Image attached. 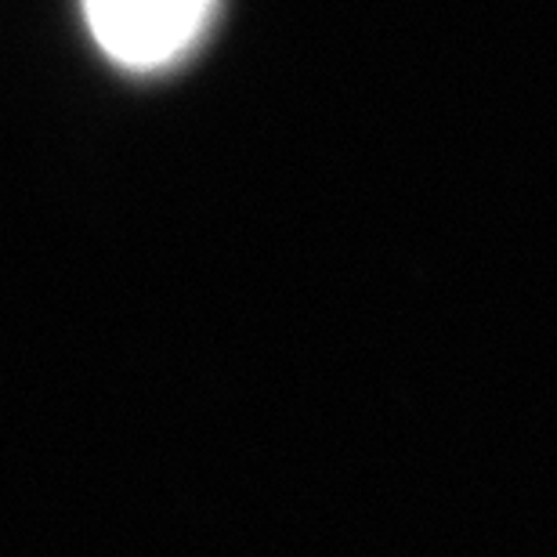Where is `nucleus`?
Here are the masks:
<instances>
[{"instance_id":"obj_1","label":"nucleus","mask_w":557,"mask_h":557,"mask_svg":"<svg viewBox=\"0 0 557 557\" xmlns=\"http://www.w3.org/2000/svg\"><path fill=\"white\" fill-rule=\"evenodd\" d=\"M221 0H81L98 51L127 73L171 70L196 51Z\"/></svg>"}]
</instances>
